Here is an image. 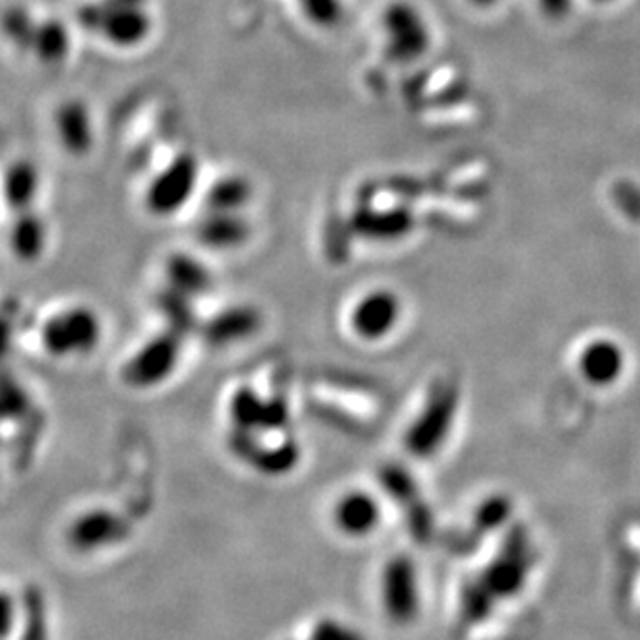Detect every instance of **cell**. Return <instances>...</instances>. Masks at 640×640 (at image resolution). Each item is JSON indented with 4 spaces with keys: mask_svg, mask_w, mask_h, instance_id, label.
Listing matches in <instances>:
<instances>
[{
    "mask_svg": "<svg viewBox=\"0 0 640 640\" xmlns=\"http://www.w3.org/2000/svg\"><path fill=\"white\" fill-rule=\"evenodd\" d=\"M458 406H460L458 388L450 382L436 384L419 408V415L406 429V450L417 458L436 456L453 436Z\"/></svg>",
    "mask_w": 640,
    "mask_h": 640,
    "instance_id": "6da1fadb",
    "label": "cell"
},
{
    "mask_svg": "<svg viewBox=\"0 0 640 640\" xmlns=\"http://www.w3.org/2000/svg\"><path fill=\"white\" fill-rule=\"evenodd\" d=\"M104 326L88 305H73L50 315L40 329V341L52 357H83L102 343Z\"/></svg>",
    "mask_w": 640,
    "mask_h": 640,
    "instance_id": "7a4b0ae2",
    "label": "cell"
},
{
    "mask_svg": "<svg viewBox=\"0 0 640 640\" xmlns=\"http://www.w3.org/2000/svg\"><path fill=\"white\" fill-rule=\"evenodd\" d=\"M143 0H102L79 11V21L102 33L110 44L133 48L152 32V17L143 11Z\"/></svg>",
    "mask_w": 640,
    "mask_h": 640,
    "instance_id": "3957f363",
    "label": "cell"
},
{
    "mask_svg": "<svg viewBox=\"0 0 640 640\" xmlns=\"http://www.w3.org/2000/svg\"><path fill=\"white\" fill-rule=\"evenodd\" d=\"M382 609L394 624H410L421 611V580L413 558L392 556L379 577Z\"/></svg>",
    "mask_w": 640,
    "mask_h": 640,
    "instance_id": "277c9868",
    "label": "cell"
},
{
    "mask_svg": "<svg viewBox=\"0 0 640 640\" xmlns=\"http://www.w3.org/2000/svg\"><path fill=\"white\" fill-rule=\"evenodd\" d=\"M183 336L166 329L138 348L123 367V382L131 388H156L171 379L181 363Z\"/></svg>",
    "mask_w": 640,
    "mask_h": 640,
    "instance_id": "5b68a950",
    "label": "cell"
},
{
    "mask_svg": "<svg viewBox=\"0 0 640 640\" xmlns=\"http://www.w3.org/2000/svg\"><path fill=\"white\" fill-rule=\"evenodd\" d=\"M200 181V162L191 154L174 158L166 169L158 172L145 191V207L158 219H169L181 212L193 197Z\"/></svg>",
    "mask_w": 640,
    "mask_h": 640,
    "instance_id": "8992f818",
    "label": "cell"
},
{
    "mask_svg": "<svg viewBox=\"0 0 640 640\" xmlns=\"http://www.w3.org/2000/svg\"><path fill=\"white\" fill-rule=\"evenodd\" d=\"M384 30L388 54L398 63L417 61L431 44V33L417 7L396 0L384 11Z\"/></svg>",
    "mask_w": 640,
    "mask_h": 640,
    "instance_id": "52a82bcc",
    "label": "cell"
},
{
    "mask_svg": "<svg viewBox=\"0 0 640 640\" xmlns=\"http://www.w3.org/2000/svg\"><path fill=\"white\" fill-rule=\"evenodd\" d=\"M403 319V301L390 288H375L353 305L348 324L365 343L388 338Z\"/></svg>",
    "mask_w": 640,
    "mask_h": 640,
    "instance_id": "ba28073f",
    "label": "cell"
},
{
    "mask_svg": "<svg viewBox=\"0 0 640 640\" xmlns=\"http://www.w3.org/2000/svg\"><path fill=\"white\" fill-rule=\"evenodd\" d=\"M233 436L253 439L262 431H278L288 421V406L282 398L264 400L251 388L235 392L231 406Z\"/></svg>",
    "mask_w": 640,
    "mask_h": 640,
    "instance_id": "9c48e42d",
    "label": "cell"
},
{
    "mask_svg": "<svg viewBox=\"0 0 640 640\" xmlns=\"http://www.w3.org/2000/svg\"><path fill=\"white\" fill-rule=\"evenodd\" d=\"M129 537V525L125 518L106 508H94L71 522L67 539L69 546L81 553H92L106 547L119 546Z\"/></svg>",
    "mask_w": 640,
    "mask_h": 640,
    "instance_id": "30bf717a",
    "label": "cell"
},
{
    "mask_svg": "<svg viewBox=\"0 0 640 640\" xmlns=\"http://www.w3.org/2000/svg\"><path fill=\"white\" fill-rule=\"evenodd\" d=\"M384 518L382 501L367 489H348L332 508V522L336 531L348 539L372 537Z\"/></svg>",
    "mask_w": 640,
    "mask_h": 640,
    "instance_id": "8fae6325",
    "label": "cell"
},
{
    "mask_svg": "<svg viewBox=\"0 0 640 640\" xmlns=\"http://www.w3.org/2000/svg\"><path fill=\"white\" fill-rule=\"evenodd\" d=\"M578 374L580 377L593 386V388H611L616 386L628 367L624 346L608 338L599 336L585 344L578 353Z\"/></svg>",
    "mask_w": 640,
    "mask_h": 640,
    "instance_id": "7c38bea8",
    "label": "cell"
},
{
    "mask_svg": "<svg viewBox=\"0 0 640 640\" xmlns=\"http://www.w3.org/2000/svg\"><path fill=\"white\" fill-rule=\"evenodd\" d=\"M264 324L260 309L251 305H233L214 315L202 328L203 341L212 348H224L250 341Z\"/></svg>",
    "mask_w": 640,
    "mask_h": 640,
    "instance_id": "4fadbf2b",
    "label": "cell"
},
{
    "mask_svg": "<svg viewBox=\"0 0 640 640\" xmlns=\"http://www.w3.org/2000/svg\"><path fill=\"white\" fill-rule=\"evenodd\" d=\"M195 235L207 250L233 251L250 241L251 224L241 212H207Z\"/></svg>",
    "mask_w": 640,
    "mask_h": 640,
    "instance_id": "5bb4252c",
    "label": "cell"
},
{
    "mask_svg": "<svg viewBox=\"0 0 640 640\" xmlns=\"http://www.w3.org/2000/svg\"><path fill=\"white\" fill-rule=\"evenodd\" d=\"M57 135L71 156H85L94 148V123L88 106L79 100H69L57 110Z\"/></svg>",
    "mask_w": 640,
    "mask_h": 640,
    "instance_id": "9a60e30c",
    "label": "cell"
},
{
    "mask_svg": "<svg viewBox=\"0 0 640 640\" xmlns=\"http://www.w3.org/2000/svg\"><path fill=\"white\" fill-rule=\"evenodd\" d=\"M169 288L183 297H203L212 286V272L202 264V260L189 253H174L166 262Z\"/></svg>",
    "mask_w": 640,
    "mask_h": 640,
    "instance_id": "2e32d148",
    "label": "cell"
},
{
    "mask_svg": "<svg viewBox=\"0 0 640 640\" xmlns=\"http://www.w3.org/2000/svg\"><path fill=\"white\" fill-rule=\"evenodd\" d=\"M40 193V171L30 160L13 162L2 179V195L7 205L19 214L32 210Z\"/></svg>",
    "mask_w": 640,
    "mask_h": 640,
    "instance_id": "e0dca14e",
    "label": "cell"
},
{
    "mask_svg": "<svg viewBox=\"0 0 640 640\" xmlns=\"http://www.w3.org/2000/svg\"><path fill=\"white\" fill-rule=\"evenodd\" d=\"M413 219L405 210H359L353 216L357 235L369 241H394L410 231Z\"/></svg>",
    "mask_w": 640,
    "mask_h": 640,
    "instance_id": "ac0fdd59",
    "label": "cell"
},
{
    "mask_svg": "<svg viewBox=\"0 0 640 640\" xmlns=\"http://www.w3.org/2000/svg\"><path fill=\"white\" fill-rule=\"evenodd\" d=\"M47 245L48 231L44 220L40 219L33 210L19 212L9 231V247L17 260L28 262V264L35 262L44 255Z\"/></svg>",
    "mask_w": 640,
    "mask_h": 640,
    "instance_id": "d6986e66",
    "label": "cell"
},
{
    "mask_svg": "<svg viewBox=\"0 0 640 640\" xmlns=\"http://www.w3.org/2000/svg\"><path fill=\"white\" fill-rule=\"evenodd\" d=\"M44 64H61L71 52V33L61 19L38 21L33 32L32 50Z\"/></svg>",
    "mask_w": 640,
    "mask_h": 640,
    "instance_id": "ffe728a7",
    "label": "cell"
},
{
    "mask_svg": "<svg viewBox=\"0 0 640 640\" xmlns=\"http://www.w3.org/2000/svg\"><path fill=\"white\" fill-rule=\"evenodd\" d=\"M253 197L250 181L241 174H226L207 189L205 205L207 212H241Z\"/></svg>",
    "mask_w": 640,
    "mask_h": 640,
    "instance_id": "44dd1931",
    "label": "cell"
},
{
    "mask_svg": "<svg viewBox=\"0 0 640 640\" xmlns=\"http://www.w3.org/2000/svg\"><path fill=\"white\" fill-rule=\"evenodd\" d=\"M525 575L527 563L522 562V558L504 556L489 566V570L485 572V580L489 582V589L494 595H515L522 587Z\"/></svg>",
    "mask_w": 640,
    "mask_h": 640,
    "instance_id": "7402d4cb",
    "label": "cell"
},
{
    "mask_svg": "<svg viewBox=\"0 0 640 640\" xmlns=\"http://www.w3.org/2000/svg\"><path fill=\"white\" fill-rule=\"evenodd\" d=\"M21 640H50L47 599L40 589L28 587L23 595V632Z\"/></svg>",
    "mask_w": 640,
    "mask_h": 640,
    "instance_id": "603a6c76",
    "label": "cell"
},
{
    "mask_svg": "<svg viewBox=\"0 0 640 640\" xmlns=\"http://www.w3.org/2000/svg\"><path fill=\"white\" fill-rule=\"evenodd\" d=\"M0 26L4 35L21 50H32L33 32L38 21L23 9V7H11L0 17Z\"/></svg>",
    "mask_w": 640,
    "mask_h": 640,
    "instance_id": "cb8c5ba5",
    "label": "cell"
},
{
    "mask_svg": "<svg viewBox=\"0 0 640 640\" xmlns=\"http://www.w3.org/2000/svg\"><path fill=\"white\" fill-rule=\"evenodd\" d=\"M160 312L169 317V329L185 336L195 326V313L191 307V298L183 297L174 291H166L160 297Z\"/></svg>",
    "mask_w": 640,
    "mask_h": 640,
    "instance_id": "d4e9b609",
    "label": "cell"
},
{
    "mask_svg": "<svg viewBox=\"0 0 640 640\" xmlns=\"http://www.w3.org/2000/svg\"><path fill=\"white\" fill-rule=\"evenodd\" d=\"M30 398L13 377H0V421L19 419L28 413Z\"/></svg>",
    "mask_w": 640,
    "mask_h": 640,
    "instance_id": "484cf974",
    "label": "cell"
},
{
    "mask_svg": "<svg viewBox=\"0 0 640 640\" xmlns=\"http://www.w3.org/2000/svg\"><path fill=\"white\" fill-rule=\"evenodd\" d=\"M298 7L317 28H334L344 16L343 0H298Z\"/></svg>",
    "mask_w": 640,
    "mask_h": 640,
    "instance_id": "4316f807",
    "label": "cell"
},
{
    "mask_svg": "<svg viewBox=\"0 0 640 640\" xmlns=\"http://www.w3.org/2000/svg\"><path fill=\"white\" fill-rule=\"evenodd\" d=\"M303 640H365L363 632L338 618H319Z\"/></svg>",
    "mask_w": 640,
    "mask_h": 640,
    "instance_id": "83f0119b",
    "label": "cell"
},
{
    "mask_svg": "<svg viewBox=\"0 0 640 640\" xmlns=\"http://www.w3.org/2000/svg\"><path fill=\"white\" fill-rule=\"evenodd\" d=\"M17 601L13 595L0 589V640L7 639L17 622Z\"/></svg>",
    "mask_w": 640,
    "mask_h": 640,
    "instance_id": "f1b7e54d",
    "label": "cell"
},
{
    "mask_svg": "<svg viewBox=\"0 0 640 640\" xmlns=\"http://www.w3.org/2000/svg\"><path fill=\"white\" fill-rule=\"evenodd\" d=\"M508 508L510 504L506 498H494V500L485 501L479 512V522L485 527H498L501 520L508 516Z\"/></svg>",
    "mask_w": 640,
    "mask_h": 640,
    "instance_id": "f546056e",
    "label": "cell"
},
{
    "mask_svg": "<svg viewBox=\"0 0 640 640\" xmlns=\"http://www.w3.org/2000/svg\"><path fill=\"white\" fill-rule=\"evenodd\" d=\"M539 4H541V11H544L547 17H551V19H562V17L570 11L572 0H539Z\"/></svg>",
    "mask_w": 640,
    "mask_h": 640,
    "instance_id": "4dcf8cb0",
    "label": "cell"
},
{
    "mask_svg": "<svg viewBox=\"0 0 640 640\" xmlns=\"http://www.w3.org/2000/svg\"><path fill=\"white\" fill-rule=\"evenodd\" d=\"M11 322L7 319L4 313H0V355H4V351L9 348V343H11Z\"/></svg>",
    "mask_w": 640,
    "mask_h": 640,
    "instance_id": "1f68e13d",
    "label": "cell"
},
{
    "mask_svg": "<svg viewBox=\"0 0 640 640\" xmlns=\"http://www.w3.org/2000/svg\"><path fill=\"white\" fill-rule=\"evenodd\" d=\"M470 2H475L477 7H484V9H487V7H494V4H498L500 0H470Z\"/></svg>",
    "mask_w": 640,
    "mask_h": 640,
    "instance_id": "d6a6232c",
    "label": "cell"
},
{
    "mask_svg": "<svg viewBox=\"0 0 640 640\" xmlns=\"http://www.w3.org/2000/svg\"><path fill=\"white\" fill-rule=\"evenodd\" d=\"M597 2H611V0H597Z\"/></svg>",
    "mask_w": 640,
    "mask_h": 640,
    "instance_id": "836d02e7",
    "label": "cell"
}]
</instances>
